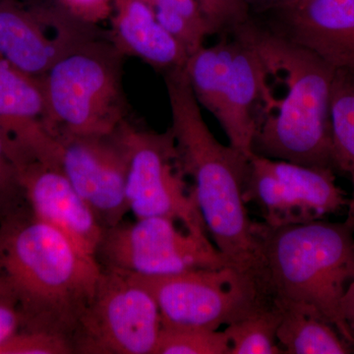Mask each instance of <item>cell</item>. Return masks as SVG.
Returning <instances> with one entry per match:
<instances>
[{"label":"cell","instance_id":"cell-24","mask_svg":"<svg viewBox=\"0 0 354 354\" xmlns=\"http://www.w3.org/2000/svg\"><path fill=\"white\" fill-rule=\"evenodd\" d=\"M69 341L57 335L21 330L0 346V354H72Z\"/></svg>","mask_w":354,"mask_h":354},{"label":"cell","instance_id":"cell-18","mask_svg":"<svg viewBox=\"0 0 354 354\" xmlns=\"http://www.w3.org/2000/svg\"><path fill=\"white\" fill-rule=\"evenodd\" d=\"M278 342L286 354H348L349 344L322 314L310 307L279 304Z\"/></svg>","mask_w":354,"mask_h":354},{"label":"cell","instance_id":"cell-11","mask_svg":"<svg viewBox=\"0 0 354 354\" xmlns=\"http://www.w3.org/2000/svg\"><path fill=\"white\" fill-rule=\"evenodd\" d=\"M95 27L70 16L55 0H36L28 6L17 0H0V58L41 78Z\"/></svg>","mask_w":354,"mask_h":354},{"label":"cell","instance_id":"cell-25","mask_svg":"<svg viewBox=\"0 0 354 354\" xmlns=\"http://www.w3.org/2000/svg\"><path fill=\"white\" fill-rule=\"evenodd\" d=\"M209 35L234 31L249 19V8L242 0H197Z\"/></svg>","mask_w":354,"mask_h":354},{"label":"cell","instance_id":"cell-28","mask_svg":"<svg viewBox=\"0 0 354 354\" xmlns=\"http://www.w3.org/2000/svg\"><path fill=\"white\" fill-rule=\"evenodd\" d=\"M342 315L354 333V281L349 285L341 304Z\"/></svg>","mask_w":354,"mask_h":354},{"label":"cell","instance_id":"cell-29","mask_svg":"<svg viewBox=\"0 0 354 354\" xmlns=\"http://www.w3.org/2000/svg\"><path fill=\"white\" fill-rule=\"evenodd\" d=\"M242 1L246 4L249 10L254 9V10L261 11L271 10L274 7L283 3L285 0H242Z\"/></svg>","mask_w":354,"mask_h":354},{"label":"cell","instance_id":"cell-8","mask_svg":"<svg viewBox=\"0 0 354 354\" xmlns=\"http://www.w3.org/2000/svg\"><path fill=\"white\" fill-rule=\"evenodd\" d=\"M121 131L128 151L129 212L136 218H167L188 232L208 234L196 200L186 186L171 129H141L127 120Z\"/></svg>","mask_w":354,"mask_h":354},{"label":"cell","instance_id":"cell-20","mask_svg":"<svg viewBox=\"0 0 354 354\" xmlns=\"http://www.w3.org/2000/svg\"><path fill=\"white\" fill-rule=\"evenodd\" d=\"M281 310L274 300L225 327L230 342V354H281L278 329Z\"/></svg>","mask_w":354,"mask_h":354},{"label":"cell","instance_id":"cell-7","mask_svg":"<svg viewBox=\"0 0 354 354\" xmlns=\"http://www.w3.org/2000/svg\"><path fill=\"white\" fill-rule=\"evenodd\" d=\"M162 328L151 293L128 272L101 267L72 348L78 354H153Z\"/></svg>","mask_w":354,"mask_h":354},{"label":"cell","instance_id":"cell-22","mask_svg":"<svg viewBox=\"0 0 354 354\" xmlns=\"http://www.w3.org/2000/svg\"><path fill=\"white\" fill-rule=\"evenodd\" d=\"M225 330L162 328L153 354H230Z\"/></svg>","mask_w":354,"mask_h":354},{"label":"cell","instance_id":"cell-27","mask_svg":"<svg viewBox=\"0 0 354 354\" xmlns=\"http://www.w3.org/2000/svg\"><path fill=\"white\" fill-rule=\"evenodd\" d=\"M58 6L84 24L97 26L111 19L115 0H55Z\"/></svg>","mask_w":354,"mask_h":354},{"label":"cell","instance_id":"cell-10","mask_svg":"<svg viewBox=\"0 0 354 354\" xmlns=\"http://www.w3.org/2000/svg\"><path fill=\"white\" fill-rule=\"evenodd\" d=\"M57 140L60 169L104 230L124 221L129 212L128 151L121 125L109 134L64 135Z\"/></svg>","mask_w":354,"mask_h":354},{"label":"cell","instance_id":"cell-9","mask_svg":"<svg viewBox=\"0 0 354 354\" xmlns=\"http://www.w3.org/2000/svg\"><path fill=\"white\" fill-rule=\"evenodd\" d=\"M95 260L102 268L142 276L228 265L208 234L178 230L176 221L158 216L104 230Z\"/></svg>","mask_w":354,"mask_h":354},{"label":"cell","instance_id":"cell-12","mask_svg":"<svg viewBox=\"0 0 354 354\" xmlns=\"http://www.w3.org/2000/svg\"><path fill=\"white\" fill-rule=\"evenodd\" d=\"M258 201L272 227L326 220L348 209L349 197L335 181V172L265 158Z\"/></svg>","mask_w":354,"mask_h":354},{"label":"cell","instance_id":"cell-14","mask_svg":"<svg viewBox=\"0 0 354 354\" xmlns=\"http://www.w3.org/2000/svg\"><path fill=\"white\" fill-rule=\"evenodd\" d=\"M263 78L264 69L257 51L234 35L230 64L209 81L199 99V104L220 122L230 145L247 157L253 155Z\"/></svg>","mask_w":354,"mask_h":354},{"label":"cell","instance_id":"cell-2","mask_svg":"<svg viewBox=\"0 0 354 354\" xmlns=\"http://www.w3.org/2000/svg\"><path fill=\"white\" fill-rule=\"evenodd\" d=\"M165 79L171 111L169 129L207 232L227 264L266 291L257 225L249 218L244 200L250 157L214 136L184 68L167 72Z\"/></svg>","mask_w":354,"mask_h":354},{"label":"cell","instance_id":"cell-3","mask_svg":"<svg viewBox=\"0 0 354 354\" xmlns=\"http://www.w3.org/2000/svg\"><path fill=\"white\" fill-rule=\"evenodd\" d=\"M0 268L19 304L22 330L71 344L101 274L95 258L28 208L0 223Z\"/></svg>","mask_w":354,"mask_h":354},{"label":"cell","instance_id":"cell-19","mask_svg":"<svg viewBox=\"0 0 354 354\" xmlns=\"http://www.w3.org/2000/svg\"><path fill=\"white\" fill-rule=\"evenodd\" d=\"M330 122L337 171L348 174L353 186L344 223L354 232V77L335 72Z\"/></svg>","mask_w":354,"mask_h":354},{"label":"cell","instance_id":"cell-1","mask_svg":"<svg viewBox=\"0 0 354 354\" xmlns=\"http://www.w3.org/2000/svg\"><path fill=\"white\" fill-rule=\"evenodd\" d=\"M257 51L263 78L253 153L337 172L330 97L335 70L313 51L249 18L234 29Z\"/></svg>","mask_w":354,"mask_h":354},{"label":"cell","instance_id":"cell-13","mask_svg":"<svg viewBox=\"0 0 354 354\" xmlns=\"http://www.w3.org/2000/svg\"><path fill=\"white\" fill-rule=\"evenodd\" d=\"M41 78L0 58V134L16 165L30 162L60 167V145L48 128Z\"/></svg>","mask_w":354,"mask_h":354},{"label":"cell","instance_id":"cell-4","mask_svg":"<svg viewBox=\"0 0 354 354\" xmlns=\"http://www.w3.org/2000/svg\"><path fill=\"white\" fill-rule=\"evenodd\" d=\"M265 288L279 304L310 307L322 314L354 348V333L341 304L354 281V232L326 220L270 227L257 225Z\"/></svg>","mask_w":354,"mask_h":354},{"label":"cell","instance_id":"cell-21","mask_svg":"<svg viewBox=\"0 0 354 354\" xmlns=\"http://www.w3.org/2000/svg\"><path fill=\"white\" fill-rule=\"evenodd\" d=\"M153 9L158 22L171 32L188 55L204 46L208 25L197 0H143Z\"/></svg>","mask_w":354,"mask_h":354},{"label":"cell","instance_id":"cell-6","mask_svg":"<svg viewBox=\"0 0 354 354\" xmlns=\"http://www.w3.org/2000/svg\"><path fill=\"white\" fill-rule=\"evenodd\" d=\"M130 274L155 299L165 328L216 330L274 300L253 279L228 265L158 276Z\"/></svg>","mask_w":354,"mask_h":354},{"label":"cell","instance_id":"cell-26","mask_svg":"<svg viewBox=\"0 0 354 354\" xmlns=\"http://www.w3.org/2000/svg\"><path fill=\"white\" fill-rule=\"evenodd\" d=\"M22 329L19 304L0 268V346Z\"/></svg>","mask_w":354,"mask_h":354},{"label":"cell","instance_id":"cell-16","mask_svg":"<svg viewBox=\"0 0 354 354\" xmlns=\"http://www.w3.org/2000/svg\"><path fill=\"white\" fill-rule=\"evenodd\" d=\"M279 32L313 51L339 73L354 77V0H309L272 9Z\"/></svg>","mask_w":354,"mask_h":354},{"label":"cell","instance_id":"cell-5","mask_svg":"<svg viewBox=\"0 0 354 354\" xmlns=\"http://www.w3.org/2000/svg\"><path fill=\"white\" fill-rule=\"evenodd\" d=\"M124 57L109 32L97 26L41 77L48 128L55 138L109 134L127 120Z\"/></svg>","mask_w":354,"mask_h":354},{"label":"cell","instance_id":"cell-23","mask_svg":"<svg viewBox=\"0 0 354 354\" xmlns=\"http://www.w3.org/2000/svg\"><path fill=\"white\" fill-rule=\"evenodd\" d=\"M28 208L17 165L0 134V223Z\"/></svg>","mask_w":354,"mask_h":354},{"label":"cell","instance_id":"cell-17","mask_svg":"<svg viewBox=\"0 0 354 354\" xmlns=\"http://www.w3.org/2000/svg\"><path fill=\"white\" fill-rule=\"evenodd\" d=\"M111 23L109 38L124 57L139 58L164 74L185 66L187 51L143 0H115Z\"/></svg>","mask_w":354,"mask_h":354},{"label":"cell","instance_id":"cell-15","mask_svg":"<svg viewBox=\"0 0 354 354\" xmlns=\"http://www.w3.org/2000/svg\"><path fill=\"white\" fill-rule=\"evenodd\" d=\"M18 171L32 215L95 258L104 228L60 167L30 162L18 165Z\"/></svg>","mask_w":354,"mask_h":354},{"label":"cell","instance_id":"cell-30","mask_svg":"<svg viewBox=\"0 0 354 354\" xmlns=\"http://www.w3.org/2000/svg\"><path fill=\"white\" fill-rule=\"evenodd\" d=\"M307 1H309V0H285V1L283 2V3L279 4V6L274 7V8H278V7H290L300 6V4L305 3V2Z\"/></svg>","mask_w":354,"mask_h":354}]
</instances>
